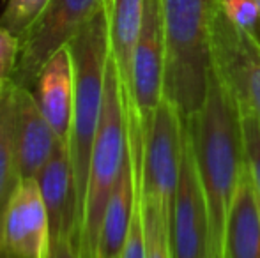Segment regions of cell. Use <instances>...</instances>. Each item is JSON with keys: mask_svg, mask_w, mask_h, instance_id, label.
Here are the masks:
<instances>
[{"mask_svg": "<svg viewBox=\"0 0 260 258\" xmlns=\"http://www.w3.org/2000/svg\"><path fill=\"white\" fill-rule=\"evenodd\" d=\"M184 121L206 196L211 258H225L226 219L246 168V151L239 108L214 71H211L204 104Z\"/></svg>", "mask_w": 260, "mask_h": 258, "instance_id": "obj_1", "label": "cell"}, {"mask_svg": "<svg viewBox=\"0 0 260 258\" xmlns=\"http://www.w3.org/2000/svg\"><path fill=\"white\" fill-rule=\"evenodd\" d=\"M216 0H163L165 90L188 119L200 110L212 71L211 13Z\"/></svg>", "mask_w": 260, "mask_h": 258, "instance_id": "obj_2", "label": "cell"}, {"mask_svg": "<svg viewBox=\"0 0 260 258\" xmlns=\"http://www.w3.org/2000/svg\"><path fill=\"white\" fill-rule=\"evenodd\" d=\"M68 48L75 72V108L69 152L75 166L80 209L83 214L90 152L103 110L105 72L110 57L108 0H105L89 21L73 35Z\"/></svg>", "mask_w": 260, "mask_h": 258, "instance_id": "obj_3", "label": "cell"}, {"mask_svg": "<svg viewBox=\"0 0 260 258\" xmlns=\"http://www.w3.org/2000/svg\"><path fill=\"white\" fill-rule=\"evenodd\" d=\"M127 156V121L120 76L112 53L106 62L103 110L90 152L89 180L82 214V256H96L98 235L105 207Z\"/></svg>", "mask_w": 260, "mask_h": 258, "instance_id": "obj_4", "label": "cell"}, {"mask_svg": "<svg viewBox=\"0 0 260 258\" xmlns=\"http://www.w3.org/2000/svg\"><path fill=\"white\" fill-rule=\"evenodd\" d=\"M212 71L243 115L260 121V38L236 25L219 0L211 13Z\"/></svg>", "mask_w": 260, "mask_h": 258, "instance_id": "obj_5", "label": "cell"}, {"mask_svg": "<svg viewBox=\"0 0 260 258\" xmlns=\"http://www.w3.org/2000/svg\"><path fill=\"white\" fill-rule=\"evenodd\" d=\"M186 121L174 103L163 97L144 136L140 166L142 198L159 205L172 217L181 177Z\"/></svg>", "mask_w": 260, "mask_h": 258, "instance_id": "obj_6", "label": "cell"}, {"mask_svg": "<svg viewBox=\"0 0 260 258\" xmlns=\"http://www.w3.org/2000/svg\"><path fill=\"white\" fill-rule=\"evenodd\" d=\"M105 0H50L45 13L20 39V59L11 80L34 89L38 76L55 52L66 46Z\"/></svg>", "mask_w": 260, "mask_h": 258, "instance_id": "obj_7", "label": "cell"}, {"mask_svg": "<svg viewBox=\"0 0 260 258\" xmlns=\"http://www.w3.org/2000/svg\"><path fill=\"white\" fill-rule=\"evenodd\" d=\"M165 90L163 0H145L144 23L131 64L129 96L124 101L137 110L144 136L152 122Z\"/></svg>", "mask_w": 260, "mask_h": 258, "instance_id": "obj_8", "label": "cell"}, {"mask_svg": "<svg viewBox=\"0 0 260 258\" xmlns=\"http://www.w3.org/2000/svg\"><path fill=\"white\" fill-rule=\"evenodd\" d=\"M50 219L38 179H20L0 219V258H48Z\"/></svg>", "mask_w": 260, "mask_h": 258, "instance_id": "obj_9", "label": "cell"}, {"mask_svg": "<svg viewBox=\"0 0 260 258\" xmlns=\"http://www.w3.org/2000/svg\"><path fill=\"white\" fill-rule=\"evenodd\" d=\"M170 232L174 258H211L206 196L188 133L184 136V154L177 191L174 196Z\"/></svg>", "mask_w": 260, "mask_h": 258, "instance_id": "obj_10", "label": "cell"}, {"mask_svg": "<svg viewBox=\"0 0 260 258\" xmlns=\"http://www.w3.org/2000/svg\"><path fill=\"white\" fill-rule=\"evenodd\" d=\"M13 92L18 175L20 179H36L64 141L43 115L30 89L13 82Z\"/></svg>", "mask_w": 260, "mask_h": 258, "instance_id": "obj_11", "label": "cell"}, {"mask_svg": "<svg viewBox=\"0 0 260 258\" xmlns=\"http://www.w3.org/2000/svg\"><path fill=\"white\" fill-rule=\"evenodd\" d=\"M36 179L48 210L52 241L62 237L80 239L82 209H80L75 166L68 145L62 143L55 151L52 159L46 163Z\"/></svg>", "mask_w": 260, "mask_h": 258, "instance_id": "obj_12", "label": "cell"}, {"mask_svg": "<svg viewBox=\"0 0 260 258\" xmlns=\"http://www.w3.org/2000/svg\"><path fill=\"white\" fill-rule=\"evenodd\" d=\"M32 94L57 136L69 147L75 108V72L68 45L50 57L39 72Z\"/></svg>", "mask_w": 260, "mask_h": 258, "instance_id": "obj_13", "label": "cell"}, {"mask_svg": "<svg viewBox=\"0 0 260 258\" xmlns=\"http://www.w3.org/2000/svg\"><path fill=\"white\" fill-rule=\"evenodd\" d=\"M138 191H140V168H137L133 163L127 147L126 161L105 207L94 258H120L133 219Z\"/></svg>", "mask_w": 260, "mask_h": 258, "instance_id": "obj_14", "label": "cell"}, {"mask_svg": "<svg viewBox=\"0 0 260 258\" xmlns=\"http://www.w3.org/2000/svg\"><path fill=\"white\" fill-rule=\"evenodd\" d=\"M225 258H260L258 191L248 163L237 184L226 219Z\"/></svg>", "mask_w": 260, "mask_h": 258, "instance_id": "obj_15", "label": "cell"}, {"mask_svg": "<svg viewBox=\"0 0 260 258\" xmlns=\"http://www.w3.org/2000/svg\"><path fill=\"white\" fill-rule=\"evenodd\" d=\"M145 0H108L110 53L117 64L124 96H129L131 64L144 23Z\"/></svg>", "mask_w": 260, "mask_h": 258, "instance_id": "obj_16", "label": "cell"}, {"mask_svg": "<svg viewBox=\"0 0 260 258\" xmlns=\"http://www.w3.org/2000/svg\"><path fill=\"white\" fill-rule=\"evenodd\" d=\"M20 175L14 140V92L13 82L0 92V219L16 188Z\"/></svg>", "mask_w": 260, "mask_h": 258, "instance_id": "obj_17", "label": "cell"}, {"mask_svg": "<svg viewBox=\"0 0 260 258\" xmlns=\"http://www.w3.org/2000/svg\"><path fill=\"white\" fill-rule=\"evenodd\" d=\"M142 196V193H140ZM145 258H174L172 253V217L159 205L142 198Z\"/></svg>", "mask_w": 260, "mask_h": 258, "instance_id": "obj_18", "label": "cell"}, {"mask_svg": "<svg viewBox=\"0 0 260 258\" xmlns=\"http://www.w3.org/2000/svg\"><path fill=\"white\" fill-rule=\"evenodd\" d=\"M48 4L50 0H9L0 16V27L7 28L11 34L21 39L45 13Z\"/></svg>", "mask_w": 260, "mask_h": 258, "instance_id": "obj_19", "label": "cell"}, {"mask_svg": "<svg viewBox=\"0 0 260 258\" xmlns=\"http://www.w3.org/2000/svg\"><path fill=\"white\" fill-rule=\"evenodd\" d=\"M241 114V112H239ZM244 136V151H246V163L255 180V186L260 195V121L251 115L241 114Z\"/></svg>", "mask_w": 260, "mask_h": 258, "instance_id": "obj_20", "label": "cell"}, {"mask_svg": "<svg viewBox=\"0 0 260 258\" xmlns=\"http://www.w3.org/2000/svg\"><path fill=\"white\" fill-rule=\"evenodd\" d=\"M120 258H145V235H144V216H142L140 191H138V200H137V205H135L133 219H131L129 232H127Z\"/></svg>", "mask_w": 260, "mask_h": 258, "instance_id": "obj_21", "label": "cell"}, {"mask_svg": "<svg viewBox=\"0 0 260 258\" xmlns=\"http://www.w3.org/2000/svg\"><path fill=\"white\" fill-rule=\"evenodd\" d=\"M219 4L234 23L246 30L257 32V25L260 23L255 0H219Z\"/></svg>", "mask_w": 260, "mask_h": 258, "instance_id": "obj_22", "label": "cell"}, {"mask_svg": "<svg viewBox=\"0 0 260 258\" xmlns=\"http://www.w3.org/2000/svg\"><path fill=\"white\" fill-rule=\"evenodd\" d=\"M21 41L7 28L0 27V76L11 78L20 59Z\"/></svg>", "mask_w": 260, "mask_h": 258, "instance_id": "obj_23", "label": "cell"}, {"mask_svg": "<svg viewBox=\"0 0 260 258\" xmlns=\"http://www.w3.org/2000/svg\"><path fill=\"white\" fill-rule=\"evenodd\" d=\"M48 258H83L82 242L78 237H62L52 241Z\"/></svg>", "mask_w": 260, "mask_h": 258, "instance_id": "obj_24", "label": "cell"}, {"mask_svg": "<svg viewBox=\"0 0 260 258\" xmlns=\"http://www.w3.org/2000/svg\"><path fill=\"white\" fill-rule=\"evenodd\" d=\"M9 82H11V78H4V76H0V92L9 85Z\"/></svg>", "mask_w": 260, "mask_h": 258, "instance_id": "obj_25", "label": "cell"}, {"mask_svg": "<svg viewBox=\"0 0 260 258\" xmlns=\"http://www.w3.org/2000/svg\"><path fill=\"white\" fill-rule=\"evenodd\" d=\"M255 4H257V9H258V23H260V0H255Z\"/></svg>", "mask_w": 260, "mask_h": 258, "instance_id": "obj_26", "label": "cell"}, {"mask_svg": "<svg viewBox=\"0 0 260 258\" xmlns=\"http://www.w3.org/2000/svg\"><path fill=\"white\" fill-rule=\"evenodd\" d=\"M258 207H260V195H258Z\"/></svg>", "mask_w": 260, "mask_h": 258, "instance_id": "obj_27", "label": "cell"}]
</instances>
